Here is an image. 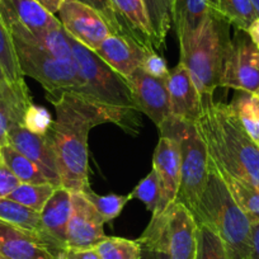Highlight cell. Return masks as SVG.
Returning <instances> with one entry per match:
<instances>
[{"label": "cell", "instance_id": "1", "mask_svg": "<svg viewBox=\"0 0 259 259\" xmlns=\"http://www.w3.org/2000/svg\"><path fill=\"white\" fill-rule=\"evenodd\" d=\"M56 112L52 127L47 134L56 156L61 187L70 192L89 188L88 136L98 124L113 123L133 134L126 119L116 112L89 101L75 92H62L46 97Z\"/></svg>", "mask_w": 259, "mask_h": 259}, {"label": "cell", "instance_id": "2", "mask_svg": "<svg viewBox=\"0 0 259 259\" xmlns=\"http://www.w3.org/2000/svg\"><path fill=\"white\" fill-rule=\"evenodd\" d=\"M202 113L196 122L208 154L220 168L259 188V145L245 133L231 107L202 96Z\"/></svg>", "mask_w": 259, "mask_h": 259}, {"label": "cell", "instance_id": "3", "mask_svg": "<svg viewBox=\"0 0 259 259\" xmlns=\"http://www.w3.org/2000/svg\"><path fill=\"white\" fill-rule=\"evenodd\" d=\"M193 218L216 231L229 259H250L251 221L235 202L211 156L207 183Z\"/></svg>", "mask_w": 259, "mask_h": 259}, {"label": "cell", "instance_id": "4", "mask_svg": "<svg viewBox=\"0 0 259 259\" xmlns=\"http://www.w3.org/2000/svg\"><path fill=\"white\" fill-rule=\"evenodd\" d=\"M68 39L80 76V88L75 93L118 113L126 119L134 135H136L141 127L140 112L136 108L127 79L114 71L96 52L69 34Z\"/></svg>", "mask_w": 259, "mask_h": 259}, {"label": "cell", "instance_id": "5", "mask_svg": "<svg viewBox=\"0 0 259 259\" xmlns=\"http://www.w3.org/2000/svg\"><path fill=\"white\" fill-rule=\"evenodd\" d=\"M231 23L211 11L210 16L191 42L179 47V62L191 74L202 96H212L220 87L226 47L231 38Z\"/></svg>", "mask_w": 259, "mask_h": 259}, {"label": "cell", "instance_id": "6", "mask_svg": "<svg viewBox=\"0 0 259 259\" xmlns=\"http://www.w3.org/2000/svg\"><path fill=\"white\" fill-rule=\"evenodd\" d=\"M160 135L178 140L181 151V184L176 202L186 206L193 215L203 193L210 170L207 145L198 133L196 123L170 117L159 127Z\"/></svg>", "mask_w": 259, "mask_h": 259}, {"label": "cell", "instance_id": "7", "mask_svg": "<svg viewBox=\"0 0 259 259\" xmlns=\"http://www.w3.org/2000/svg\"><path fill=\"white\" fill-rule=\"evenodd\" d=\"M12 39L22 74L38 81L46 97L57 96L62 92H78L80 76L74 57L71 60L57 59L39 47Z\"/></svg>", "mask_w": 259, "mask_h": 259}, {"label": "cell", "instance_id": "8", "mask_svg": "<svg viewBox=\"0 0 259 259\" xmlns=\"http://www.w3.org/2000/svg\"><path fill=\"white\" fill-rule=\"evenodd\" d=\"M220 87L249 93L259 91V46L244 29L234 28L224 56Z\"/></svg>", "mask_w": 259, "mask_h": 259}, {"label": "cell", "instance_id": "9", "mask_svg": "<svg viewBox=\"0 0 259 259\" xmlns=\"http://www.w3.org/2000/svg\"><path fill=\"white\" fill-rule=\"evenodd\" d=\"M57 14L65 32L92 51L113 33L102 14L76 0H62Z\"/></svg>", "mask_w": 259, "mask_h": 259}, {"label": "cell", "instance_id": "10", "mask_svg": "<svg viewBox=\"0 0 259 259\" xmlns=\"http://www.w3.org/2000/svg\"><path fill=\"white\" fill-rule=\"evenodd\" d=\"M65 249L50 236L0 223V255L4 259H61Z\"/></svg>", "mask_w": 259, "mask_h": 259}, {"label": "cell", "instance_id": "11", "mask_svg": "<svg viewBox=\"0 0 259 259\" xmlns=\"http://www.w3.org/2000/svg\"><path fill=\"white\" fill-rule=\"evenodd\" d=\"M126 79L138 111L146 114L159 128L171 117L166 79L154 78L141 68Z\"/></svg>", "mask_w": 259, "mask_h": 259}, {"label": "cell", "instance_id": "12", "mask_svg": "<svg viewBox=\"0 0 259 259\" xmlns=\"http://www.w3.org/2000/svg\"><path fill=\"white\" fill-rule=\"evenodd\" d=\"M104 238L102 216L84 192H73V212L66 230V248H93Z\"/></svg>", "mask_w": 259, "mask_h": 259}, {"label": "cell", "instance_id": "13", "mask_svg": "<svg viewBox=\"0 0 259 259\" xmlns=\"http://www.w3.org/2000/svg\"><path fill=\"white\" fill-rule=\"evenodd\" d=\"M153 168L155 169L161 184V201L158 212L161 215L173 205L178 196L181 184V151L178 140L173 136L160 135L153 156Z\"/></svg>", "mask_w": 259, "mask_h": 259}, {"label": "cell", "instance_id": "14", "mask_svg": "<svg viewBox=\"0 0 259 259\" xmlns=\"http://www.w3.org/2000/svg\"><path fill=\"white\" fill-rule=\"evenodd\" d=\"M166 88L170 98L171 117L196 123L202 113V94L198 92L191 74L182 62L169 73Z\"/></svg>", "mask_w": 259, "mask_h": 259}, {"label": "cell", "instance_id": "15", "mask_svg": "<svg viewBox=\"0 0 259 259\" xmlns=\"http://www.w3.org/2000/svg\"><path fill=\"white\" fill-rule=\"evenodd\" d=\"M8 145L33 161L54 186H61L56 156L47 136L36 135L22 124H13L8 131Z\"/></svg>", "mask_w": 259, "mask_h": 259}, {"label": "cell", "instance_id": "16", "mask_svg": "<svg viewBox=\"0 0 259 259\" xmlns=\"http://www.w3.org/2000/svg\"><path fill=\"white\" fill-rule=\"evenodd\" d=\"M197 228L191 211L181 202H174L166 208L168 253L170 259H196Z\"/></svg>", "mask_w": 259, "mask_h": 259}, {"label": "cell", "instance_id": "17", "mask_svg": "<svg viewBox=\"0 0 259 259\" xmlns=\"http://www.w3.org/2000/svg\"><path fill=\"white\" fill-rule=\"evenodd\" d=\"M146 50L133 37L123 33H112L102 42L96 52L114 71L127 78L141 68Z\"/></svg>", "mask_w": 259, "mask_h": 259}, {"label": "cell", "instance_id": "18", "mask_svg": "<svg viewBox=\"0 0 259 259\" xmlns=\"http://www.w3.org/2000/svg\"><path fill=\"white\" fill-rule=\"evenodd\" d=\"M122 31L146 50H156L155 36L149 22L144 0H111Z\"/></svg>", "mask_w": 259, "mask_h": 259}, {"label": "cell", "instance_id": "19", "mask_svg": "<svg viewBox=\"0 0 259 259\" xmlns=\"http://www.w3.org/2000/svg\"><path fill=\"white\" fill-rule=\"evenodd\" d=\"M0 12L32 33L62 28L59 18L37 0H0Z\"/></svg>", "mask_w": 259, "mask_h": 259}, {"label": "cell", "instance_id": "20", "mask_svg": "<svg viewBox=\"0 0 259 259\" xmlns=\"http://www.w3.org/2000/svg\"><path fill=\"white\" fill-rule=\"evenodd\" d=\"M73 212V192L56 187L51 197L39 212L45 231L66 248V230Z\"/></svg>", "mask_w": 259, "mask_h": 259}, {"label": "cell", "instance_id": "21", "mask_svg": "<svg viewBox=\"0 0 259 259\" xmlns=\"http://www.w3.org/2000/svg\"><path fill=\"white\" fill-rule=\"evenodd\" d=\"M211 13V0H177L173 12V27L176 28L179 47L196 37Z\"/></svg>", "mask_w": 259, "mask_h": 259}, {"label": "cell", "instance_id": "22", "mask_svg": "<svg viewBox=\"0 0 259 259\" xmlns=\"http://www.w3.org/2000/svg\"><path fill=\"white\" fill-rule=\"evenodd\" d=\"M0 223L39 235L50 236L45 231L39 212H36L8 197H0Z\"/></svg>", "mask_w": 259, "mask_h": 259}, {"label": "cell", "instance_id": "23", "mask_svg": "<svg viewBox=\"0 0 259 259\" xmlns=\"http://www.w3.org/2000/svg\"><path fill=\"white\" fill-rule=\"evenodd\" d=\"M213 160V159H212ZM216 164V163H215ZM219 173L223 177L231 196L243 212L253 223H259V188L249 182L243 181L233 174L228 173L216 164Z\"/></svg>", "mask_w": 259, "mask_h": 259}, {"label": "cell", "instance_id": "24", "mask_svg": "<svg viewBox=\"0 0 259 259\" xmlns=\"http://www.w3.org/2000/svg\"><path fill=\"white\" fill-rule=\"evenodd\" d=\"M0 68L3 71L7 84L13 88H26L27 84L19 68L13 39L2 13H0Z\"/></svg>", "mask_w": 259, "mask_h": 259}, {"label": "cell", "instance_id": "25", "mask_svg": "<svg viewBox=\"0 0 259 259\" xmlns=\"http://www.w3.org/2000/svg\"><path fill=\"white\" fill-rule=\"evenodd\" d=\"M2 161L21 183L44 184L50 183L41 169L32 160L12 148L11 145L2 146Z\"/></svg>", "mask_w": 259, "mask_h": 259}, {"label": "cell", "instance_id": "26", "mask_svg": "<svg viewBox=\"0 0 259 259\" xmlns=\"http://www.w3.org/2000/svg\"><path fill=\"white\" fill-rule=\"evenodd\" d=\"M231 107L236 118L245 133L259 144V96L256 93L240 92L235 97Z\"/></svg>", "mask_w": 259, "mask_h": 259}, {"label": "cell", "instance_id": "27", "mask_svg": "<svg viewBox=\"0 0 259 259\" xmlns=\"http://www.w3.org/2000/svg\"><path fill=\"white\" fill-rule=\"evenodd\" d=\"M211 11L230 22L234 28L244 31L258 18L250 0H211Z\"/></svg>", "mask_w": 259, "mask_h": 259}, {"label": "cell", "instance_id": "28", "mask_svg": "<svg viewBox=\"0 0 259 259\" xmlns=\"http://www.w3.org/2000/svg\"><path fill=\"white\" fill-rule=\"evenodd\" d=\"M149 22L155 36L156 50L163 51L169 31L173 27L170 0H144Z\"/></svg>", "mask_w": 259, "mask_h": 259}, {"label": "cell", "instance_id": "29", "mask_svg": "<svg viewBox=\"0 0 259 259\" xmlns=\"http://www.w3.org/2000/svg\"><path fill=\"white\" fill-rule=\"evenodd\" d=\"M55 189H56V186L51 183H21L11 194H8V198L36 211V212H41Z\"/></svg>", "mask_w": 259, "mask_h": 259}, {"label": "cell", "instance_id": "30", "mask_svg": "<svg viewBox=\"0 0 259 259\" xmlns=\"http://www.w3.org/2000/svg\"><path fill=\"white\" fill-rule=\"evenodd\" d=\"M101 259H141V245L138 240L106 236L96 246Z\"/></svg>", "mask_w": 259, "mask_h": 259}, {"label": "cell", "instance_id": "31", "mask_svg": "<svg viewBox=\"0 0 259 259\" xmlns=\"http://www.w3.org/2000/svg\"><path fill=\"white\" fill-rule=\"evenodd\" d=\"M128 194L131 200L136 198L141 201L148 211H150L151 215H155L161 201V184L155 169H151L150 173L141 179L138 186Z\"/></svg>", "mask_w": 259, "mask_h": 259}, {"label": "cell", "instance_id": "32", "mask_svg": "<svg viewBox=\"0 0 259 259\" xmlns=\"http://www.w3.org/2000/svg\"><path fill=\"white\" fill-rule=\"evenodd\" d=\"M197 254L196 259H229L220 236L205 224H197Z\"/></svg>", "mask_w": 259, "mask_h": 259}, {"label": "cell", "instance_id": "33", "mask_svg": "<svg viewBox=\"0 0 259 259\" xmlns=\"http://www.w3.org/2000/svg\"><path fill=\"white\" fill-rule=\"evenodd\" d=\"M85 193L87 198L92 202V205L96 207L99 215L104 220V223L114 220L121 215L122 210L124 208L126 203L128 202L130 194H106V196H99L91 191V188H87L83 191Z\"/></svg>", "mask_w": 259, "mask_h": 259}, {"label": "cell", "instance_id": "34", "mask_svg": "<svg viewBox=\"0 0 259 259\" xmlns=\"http://www.w3.org/2000/svg\"><path fill=\"white\" fill-rule=\"evenodd\" d=\"M54 123L51 113L45 107L31 103L26 109L22 126L36 135L46 136Z\"/></svg>", "mask_w": 259, "mask_h": 259}, {"label": "cell", "instance_id": "35", "mask_svg": "<svg viewBox=\"0 0 259 259\" xmlns=\"http://www.w3.org/2000/svg\"><path fill=\"white\" fill-rule=\"evenodd\" d=\"M141 69L149 75L159 79H166L170 73L168 66H166L165 60L155 50H150V51L146 52Z\"/></svg>", "mask_w": 259, "mask_h": 259}, {"label": "cell", "instance_id": "36", "mask_svg": "<svg viewBox=\"0 0 259 259\" xmlns=\"http://www.w3.org/2000/svg\"><path fill=\"white\" fill-rule=\"evenodd\" d=\"M76 2H80V3L91 7V8L96 9L99 14H102L103 18L108 22L109 27L112 28L113 33H123L121 24H119L116 13L113 11L111 0H76Z\"/></svg>", "mask_w": 259, "mask_h": 259}, {"label": "cell", "instance_id": "37", "mask_svg": "<svg viewBox=\"0 0 259 259\" xmlns=\"http://www.w3.org/2000/svg\"><path fill=\"white\" fill-rule=\"evenodd\" d=\"M141 259H170L168 253V240H140Z\"/></svg>", "mask_w": 259, "mask_h": 259}, {"label": "cell", "instance_id": "38", "mask_svg": "<svg viewBox=\"0 0 259 259\" xmlns=\"http://www.w3.org/2000/svg\"><path fill=\"white\" fill-rule=\"evenodd\" d=\"M21 182L13 176L3 161H0V197H8Z\"/></svg>", "mask_w": 259, "mask_h": 259}, {"label": "cell", "instance_id": "39", "mask_svg": "<svg viewBox=\"0 0 259 259\" xmlns=\"http://www.w3.org/2000/svg\"><path fill=\"white\" fill-rule=\"evenodd\" d=\"M61 259H101L96 248H66L62 253Z\"/></svg>", "mask_w": 259, "mask_h": 259}, {"label": "cell", "instance_id": "40", "mask_svg": "<svg viewBox=\"0 0 259 259\" xmlns=\"http://www.w3.org/2000/svg\"><path fill=\"white\" fill-rule=\"evenodd\" d=\"M259 259V223L251 224V256Z\"/></svg>", "mask_w": 259, "mask_h": 259}, {"label": "cell", "instance_id": "41", "mask_svg": "<svg viewBox=\"0 0 259 259\" xmlns=\"http://www.w3.org/2000/svg\"><path fill=\"white\" fill-rule=\"evenodd\" d=\"M41 6H44L45 8L49 12H51L52 14H57L59 12L60 6H61L62 0H37Z\"/></svg>", "mask_w": 259, "mask_h": 259}, {"label": "cell", "instance_id": "42", "mask_svg": "<svg viewBox=\"0 0 259 259\" xmlns=\"http://www.w3.org/2000/svg\"><path fill=\"white\" fill-rule=\"evenodd\" d=\"M246 32H248V34L250 36V38L253 39L254 44H256L259 46V17L250 24V26H249Z\"/></svg>", "mask_w": 259, "mask_h": 259}, {"label": "cell", "instance_id": "43", "mask_svg": "<svg viewBox=\"0 0 259 259\" xmlns=\"http://www.w3.org/2000/svg\"><path fill=\"white\" fill-rule=\"evenodd\" d=\"M250 3H251V6H253L255 13L258 14V17H259V0H250Z\"/></svg>", "mask_w": 259, "mask_h": 259}, {"label": "cell", "instance_id": "44", "mask_svg": "<svg viewBox=\"0 0 259 259\" xmlns=\"http://www.w3.org/2000/svg\"><path fill=\"white\" fill-rule=\"evenodd\" d=\"M7 81H6V78H4V74H3V71H2V68H0V85H2V84H6Z\"/></svg>", "mask_w": 259, "mask_h": 259}, {"label": "cell", "instance_id": "45", "mask_svg": "<svg viewBox=\"0 0 259 259\" xmlns=\"http://www.w3.org/2000/svg\"><path fill=\"white\" fill-rule=\"evenodd\" d=\"M176 4H177V0H170V7H171V17H173V12H174V8H176Z\"/></svg>", "mask_w": 259, "mask_h": 259}, {"label": "cell", "instance_id": "46", "mask_svg": "<svg viewBox=\"0 0 259 259\" xmlns=\"http://www.w3.org/2000/svg\"><path fill=\"white\" fill-rule=\"evenodd\" d=\"M0 161H2V146H0Z\"/></svg>", "mask_w": 259, "mask_h": 259}, {"label": "cell", "instance_id": "47", "mask_svg": "<svg viewBox=\"0 0 259 259\" xmlns=\"http://www.w3.org/2000/svg\"><path fill=\"white\" fill-rule=\"evenodd\" d=\"M0 259H4V258H3V256H2V255H0Z\"/></svg>", "mask_w": 259, "mask_h": 259}, {"label": "cell", "instance_id": "48", "mask_svg": "<svg viewBox=\"0 0 259 259\" xmlns=\"http://www.w3.org/2000/svg\"><path fill=\"white\" fill-rule=\"evenodd\" d=\"M256 94H258V96H259V91H258V92H256Z\"/></svg>", "mask_w": 259, "mask_h": 259}, {"label": "cell", "instance_id": "49", "mask_svg": "<svg viewBox=\"0 0 259 259\" xmlns=\"http://www.w3.org/2000/svg\"><path fill=\"white\" fill-rule=\"evenodd\" d=\"M258 145H259V144H258Z\"/></svg>", "mask_w": 259, "mask_h": 259}]
</instances>
